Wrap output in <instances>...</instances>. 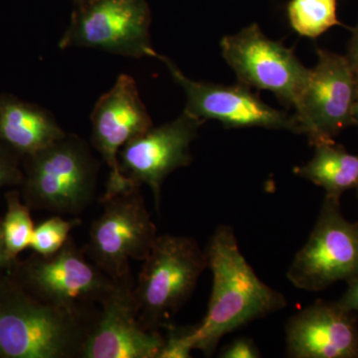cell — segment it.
Listing matches in <instances>:
<instances>
[{
  "label": "cell",
  "instance_id": "6da1fadb",
  "mask_svg": "<svg viewBox=\"0 0 358 358\" xmlns=\"http://www.w3.org/2000/svg\"><path fill=\"white\" fill-rule=\"evenodd\" d=\"M205 253L213 282L206 315L195 329V350L210 357L224 336L279 312L288 303L284 294L259 279L231 226L216 228Z\"/></svg>",
  "mask_w": 358,
  "mask_h": 358
},
{
  "label": "cell",
  "instance_id": "7a4b0ae2",
  "mask_svg": "<svg viewBox=\"0 0 358 358\" xmlns=\"http://www.w3.org/2000/svg\"><path fill=\"white\" fill-rule=\"evenodd\" d=\"M99 306L72 310L0 280V357L82 358Z\"/></svg>",
  "mask_w": 358,
  "mask_h": 358
},
{
  "label": "cell",
  "instance_id": "3957f363",
  "mask_svg": "<svg viewBox=\"0 0 358 358\" xmlns=\"http://www.w3.org/2000/svg\"><path fill=\"white\" fill-rule=\"evenodd\" d=\"M143 262L134 287L136 312L145 329L160 331L192 296L208 267L206 253L192 238L159 235Z\"/></svg>",
  "mask_w": 358,
  "mask_h": 358
},
{
  "label": "cell",
  "instance_id": "277c9868",
  "mask_svg": "<svg viewBox=\"0 0 358 358\" xmlns=\"http://www.w3.org/2000/svg\"><path fill=\"white\" fill-rule=\"evenodd\" d=\"M26 157L23 194L30 208L79 215L92 203L100 164L80 136L66 134Z\"/></svg>",
  "mask_w": 358,
  "mask_h": 358
},
{
  "label": "cell",
  "instance_id": "5b68a950",
  "mask_svg": "<svg viewBox=\"0 0 358 358\" xmlns=\"http://www.w3.org/2000/svg\"><path fill=\"white\" fill-rule=\"evenodd\" d=\"M11 279L38 300L72 310L100 306L115 286L71 236L53 255L34 253L16 266Z\"/></svg>",
  "mask_w": 358,
  "mask_h": 358
},
{
  "label": "cell",
  "instance_id": "8992f818",
  "mask_svg": "<svg viewBox=\"0 0 358 358\" xmlns=\"http://www.w3.org/2000/svg\"><path fill=\"white\" fill-rule=\"evenodd\" d=\"M103 212L91 224L87 257L114 281L131 277L129 261H143L157 236L140 186L100 200Z\"/></svg>",
  "mask_w": 358,
  "mask_h": 358
},
{
  "label": "cell",
  "instance_id": "52a82bcc",
  "mask_svg": "<svg viewBox=\"0 0 358 358\" xmlns=\"http://www.w3.org/2000/svg\"><path fill=\"white\" fill-rule=\"evenodd\" d=\"M317 63L310 69L294 109L301 134L315 147L334 141L355 124L357 69L348 56L317 49Z\"/></svg>",
  "mask_w": 358,
  "mask_h": 358
},
{
  "label": "cell",
  "instance_id": "ba28073f",
  "mask_svg": "<svg viewBox=\"0 0 358 358\" xmlns=\"http://www.w3.org/2000/svg\"><path fill=\"white\" fill-rule=\"evenodd\" d=\"M147 0H93L74 8L59 41L61 49H96L129 58H155Z\"/></svg>",
  "mask_w": 358,
  "mask_h": 358
},
{
  "label": "cell",
  "instance_id": "9c48e42d",
  "mask_svg": "<svg viewBox=\"0 0 358 358\" xmlns=\"http://www.w3.org/2000/svg\"><path fill=\"white\" fill-rule=\"evenodd\" d=\"M358 275V222L346 220L338 200L326 197L319 218L287 278L296 289L324 291Z\"/></svg>",
  "mask_w": 358,
  "mask_h": 358
},
{
  "label": "cell",
  "instance_id": "30bf717a",
  "mask_svg": "<svg viewBox=\"0 0 358 358\" xmlns=\"http://www.w3.org/2000/svg\"><path fill=\"white\" fill-rule=\"evenodd\" d=\"M220 45L223 58L240 84L271 92L287 107H294L310 69L292 49L268 39L255 23L224 37Z\"/></svg>",
  "mask_w": 358,
  "mask_h": 358
},
{
  "label": "cell",
  "instance_id": "8fae6325",
  "mask_svg": "<svg viewBox=\"0 0 358 358\" xmlns=\"http://www.w3.org/2000/svg\"><path fill=\"white\" fill-rule=\"evenodd\" d=\"M91 122L92 143L109 169L100 200L136 187L122 173L119 152L127 143L154 126L133 77L122 74L117 78L113 88L96 103Z\"/></svg>",
  "mask_w": 358,
  "mask_h": 358
},
{
  "label": "cell",
  "instance_id": "7c38bea8",
  "mask_svg": "<svg viewBox=\"0 0 358 358\" xmlns=\"http://www.w3.org/2000/svg\"><path fill=\"white\" fill-rule=\"evenodd\" d=\"M155 58L166 66L174 82L185 90V110L189 114L203 121L216 120L225 128L261 127L301 134L294 115L270 107L249 87L240 83L225 86L195 81L186 76L166 56L157 53Z\"/></svg>",
  "mask_w": 358,
  "mask_h": 358
},
{
  "label": "cell",
  "instance_id": "4fadbf2b",
  "mask_svg": "<svg viewBox=\"0 0 358 358\" xmlns=\"http://www.w3.org/2000/svg\"><path fill=\"white\" fill-rule=\"evenodd\" d=\"M204 122L183 110L178 119L157 128L152 127L120 150L122 173L134 185L148 186L157 212L162 202V183L173 171L192 164L190 145Z\"/></svg>",
  "mask_w": 358,
  "mask_h": 358
},
{
  "label": "cell",
  "instance_id": "5bb4252c",
  "mask_svg": "<svg viewBox=\"0 0 358 358\" xmlns=\"http://www.w3.org/2000/svg\"><path fill=\"white\" fill-rule=\"evenodd\" d=\"M133 275L115 281L99 306L82 358H157L164 334L148 331L138 320Z\"/></svg>",
  "mask_w": 358,
  "mask_h": 358
},
{
  "label": "cell",
  "instance_id": "9a60e30c",
  "mask_svg": "<svg viewBox=\"0 0 358 358\" xmlns=\"http://www.w3.org/2000/svg\"><path fill=\"white\" fill-rule=\"evenodd\" d=\"M353 313L338 303L315 301L287 322L286 345L293 358H357L358 329Z\"/></svg>",
  "mask_w": 358,
  "mask_h": 358
},
{
  "label": "cell",
  "instance_id": "2e32d148",
  "mask_svg": "<svg viewBox=\"0 0 358 358\" xmlns=\"http://www.w3.org/2000/svg\"><path fill=\"white\" fill-rule=\"evenodd\" d=\"M66 136L48 110L11 95H0V141L18 155H31Z\"/></svg>",
  "mask_w": 358,
  "mask_h": 358
},
{
  "label": "cell",
  "instance_id": "e0dca14e",
  "mask_svg": "<svg viewBox=\"0 0 358 358\" xmlns=\"http://www.w3.org/2000/svg\"><path fill=\"white\" fill-rule=\"evenodd\" d=\"M313 159L296 167V176L320 186L326 197L338 200L348 190L358 187V155L346 152L336 141L315 145Z\"/></svg>",
  "mask_w": 358,
  "mask_h": 358
},
{
  "label": "cell",
  "instance_id": "ac0fdd59",
  "mask_svg": "<svg viewBox=\"0 0 358 358\" xmlns=\"http://www.w3.org/2000/svg\"><path fill=\"white\" fill-rule=\"evenodd\" d=\"M338 0H289L287 15L294 32L308 38H317L336 25Z\"/></svg>",
  "mask_w": 358,
  "mask_h": 358
},
{
  "label": "cell",
  "instance_id": "d6986e66",
  "mask_svg": "<svg viewBox=\"0 0 358 358\" xmlns=\"http://www.w3.org/2000/svg\"><path fill=\"white\" fill-rule=\"evenodd\" d=\"M6 199L7 210L1 221V230L7 260L13 265L16 257L30 247L35 226L30 215V207L21 203L20 193L9 192Z\"/></svg>",
  "mask_w": 358,
  "mask_h": 358
},
{
  "label": "cell",
  "instance_id": "ffe728a7",
  "mask_svg": "<svg viewBox=\"0 0 358 358\" xmlns=\"http://www.w3.org/2000/svg\"><path fill=\"white\" fill-rule=\"evenodd\" d=\"M81 224L80 219L66 220L56 214L35 227L30 247L38 255H53L64 246L70 238L71 231Z\"/></svg>",
  "mask_w": 358,
  "mask_h": 358
},
{
  "label": "cell",
  "instance_id": "44dd1931",
  "mask_svg": "<svg viewBox=\"0 0 358 358\" xmlns=\"http://www.w3.org/2000/svg\"><path fill=\"white\" fill-rule=\"evenodd\" d=\"M195 329L192 327H176L173 324L164 327V343L157 358H190L195 350Z\"/></svg>",
  "mask_w": 358,
  "mask_h": 358
},
{
  "label": "cell",
  "instance_id": "7402d4cb",
  "mask_svg": "<svg viewBox=\"0 0 358 358\" xmlns=\"http://www.w3.org/2000/svg\"><path fill=\"white\" fill-rule=\"evenodd\" d=\"M17 152L0 141V188L22 183L23 174L18 164Z\"/></svg>",
  "mask_w": 358,
  "mask_h": 358
},
{
  "label": "cell",
  "instance_id": "603a6c76",
  "mask_svg": "<svg viewBox=\"0 0 358 358\" xmlns=\"http://www.w3.org/2000/svg\"><path fill=\"white\" fill-rule=\"evenodd\" d=\"M219 357L258 358L261 357V353L252 339L240 338L225 346Z\"/></svg>",
  "mask_w": 358,
  "mask_h": 358
},
{
  "label": "cell",
  "instance_id": "cb8c5ba5",
  "mask_svg": "<svg viewBox=\"0 0 358 358\" xmlns=\"http://www.w3.org/2000/svg\"><path fill=\"white\" fill-rule=\"evenodd\" d=\"M348 289L338 303L348 312H358V275L348 281Z\"/></svg>",
  "mask_w": 358,
  "mask_h": 358
},
{
  "label": "cell",
  "instance_id": "d4e9b609",
  "mask_svg": "<svg viewBox=\"0 0 358 358\" xmlns=\"http://www.w3.org/2000/svg\"><path fill=\"white\" fill-rule=\"evenodd\" d=\"M348 58L355 67H358V23L357 27L352 30V36L348 46Z\"/></svg>",
  "mask_w": 358,
  "mask_h": 358
},
{
  "label": "cell",
  "instance_id": "484cf974",
  "mask_svg": "<svg viewBox=\"0 0 358 358\" xmlns=\"http://www.w3.org/2000/svg\"><path fill=\"white\" fill-rule=\"evenodd\" d=\"M9 266H11V264L7 260L3 236H2L1 220H0V268L9 267Z\"/></svg>",
  "mask_w": 358,
  "mask_h": 358
},
{
  "label": "cell",
  "instance_id": "4316f807",
  "mask_svg": "<svg viewBox=\"0 0 358 358\" xmlns=\"http://www.w3.org/2000/svg\"><path fill=\"white\" fill-rule=\"evenodd\" d=\"M357 69V88H355V124L358 126V67Z\"/></svg>",
  "mask_w": 358,
  "mask_h": 358
},
{
  "label": "cell",
  "instance_id": "83f0119b",
  "mask_svg": "<svg viewBox=\"0 0 358 358\" xmlns=\"http://www.w3.org/2000/svg\"><path fill=\"white\" fill-rule=\"evenodd\" d=\"M91 1H93V0H73V3H74L75 8H80V7H83Z\"/></svg>",
  "mask_w": 358,
  "mask_h": 358
},
{
  "label": "cell",
  "instance_id": "f1b7e54d",
  "mask_svg": "<svg viewBox=\"0 0 358 358\" xmlns=\"http://www.w3.org/2000/svg\"><path fill=\"white\" fill-rule=\"evenodd\" d=\"M357 197H358V187H357Z\"/></svg>",
  "mask_w": 358,
  "mask_h": 358
}]
</instances>
